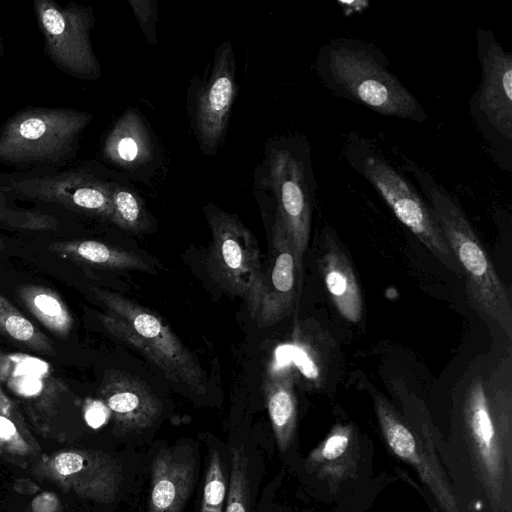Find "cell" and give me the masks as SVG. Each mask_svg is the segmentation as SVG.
Masks as SVG:
<instances>
[{
  "instance_id": "obj_1",
  "label": "cell",
  "mask_w": 512,
  "mask_h": 512,
  "mask_svg": "<svg viewBox=\"0 0 512 512\" xmlns=\"http://www.w3.org/2000/svg\"><path fill=\"white\" fill-rule=\"evenodd\" d=\"M314 70L333 95L376 114L417 123L428 118L421 103L390 70L385 54L370 42L333 38L320 47Z\"/></svg>"
},
{
  "instance_id": "obj_2",
  "label": "cell",
  "mask_w": 512,
  "mask_h": 512,
  "mask_svg": "<svg viewBox=\"0 0 512 512\" xmlns=\"http://www.w3.org/2000/svg\"><path fill=\"white\" fill-rule=\"evenodd\" d=\"M447 243L461 266L471 307L486 322L497 324L512 337V304L508 291L483 249L464 211L445 187L427 171L403 156Z\"/></svg>"
},
{
  "instance_id": "obj_3",
  "label": "cell",
  "mask_w": 512,
  "mask_h": 512,
  "mask_svg": "<svg viewBox=\"0 0 512 512\" xmlns=\"http://www.w3.org/2000/svg\"><path fill=\"white\" fill-rule=\"evenodd\" d=\"M253 183L255 194L274 204L273 222L284 227L303 267L316 188L307 138L292 134L269 140Z\"/></svg>"
},
{
  "instance_id": "obj_4",
  "label": "cell",
  "mask_w": 512,
  "mask_h": 512,
  "mask_svg": "<svg viewBox=\"0 0 512 512\" xmlns=\"http://www.w3.org/2000/svg\"><path fill=\"white\" fill-rule=\"evenodd\" d=\"M463 415L481 479L496 512L502 506L512 469V393L476 376L469 384Z\"/></svg>"
},
{
  "instance_id": "obj_5",
  "label": "cell",
  "mask_w": 512,
  "mask_h": 512,
  "mask_svg": "<svg viewBox=\"0 0 512 512\" xmlns=\"http://www.w3.org/2000/svg\"><path fill=\"white\" fill-rule=\"evenodd\" d=\"M343 155L349 166L381 196L398 220L447 268L457 269L455 258L426 201L413 183L372 141L350 134Z\"/></svg>"
},
{
  "instance_id": "obj_6",
  "label": "cell",
  "mask_w": 512,
  "mask_h": 512,
  "mask_svg": "<svg viewBox=\"0 0 512 512\" xmlns=\"http://www.w3.org/2000/svg\"><path fill=\"white\" fill-rule=\"evenodd\" d=\"M94 291L107 308L102 321L111 334L139 350L171 381L204 391L206 377L197 359L157 314L109 290Z\"/></svg>"
},
{
  "instance_id": "obj_7",
  "label": "cell",
  "mask_w": 512,
  "mask_h": 512,
  "mask_svg": "<svg viewBox=\"0 0 512 512\" xmlns=\"http://www.w3.org/2000/svg\"><path fill=\"white\" fill-rule=\"evenodd\" d=\"M480 82L471 95L472 120L484 139L488 153L503 170L512 169V54L491 30L476 33Z\"/></svg>"
},
{
  "instance_id": "obj_8",
  "label": "cell",
  "mask_w": 512,
  "mask_h": 512,
  "mask_svg": "<svg viewBox=\"0 0 512 512\" xmlns=\"http://www.w3.org/2000/svg\"><path fill=\"white\" fill-rule=\"evenodd\" d=\"M92 115L67 108H31L12 116L0 132V162L57 161L67 154Z\"/></svg>"
},
{
  "instance_id": "obj_9",
  "label": "cell",
  "mask_w": 512,
  "mask_h": 512,
  "mask_svg": "<svg viewBox=\"0 0 512 512\" xmlns=\"http://www.w3.org/2000/svg\"><path fill=\"white\" fill-rule=\"evenodd\" d=\"M207 210L212 234L208 270L225 291L245 300L251 314L262 275L256 239L237 216L212 205Z\"/></svg>"
},
{
  "instance_id": "obj_10",
  "label": "cell",
  "mask_w": 512,
  "mask_h": 512,
  "mask_svg": "<svg viewBox=\"0 0 512 512\" xmlns=\"http://www.w3.org/2000/svg\"><path fill=\"white\" fill-rule=\"evenodd\" d=\"M34 6L50 59L73 76L99 77L100 67L90 40L92 15L88 9L75 5L61 7L51 0H36Z\"/></svg>"
},
{
  "instance_id": "obj_11",
  "label": "cell",
  "mask_w": 512,
  "mask_h": 512,
  "mask_svg": "<svg viewBox=\"0 0 512 512\" xmlns=\"http://www.w3.org/2000/svg\"><path fill=\"white\" fill-rule=\"evenodd\" d=\"M235 56L230 41L215 51L210 74L194 96L191 119L201 151L214 154L223 142L237 93Z\"/></svg>"
},
{
  "instance_id": "obj_12",
  "label": "cell",
  "mask_w": 512,
  "mask_h": 512,
  "mask_svg": "<svg viewBox=\"0 0 512 512\" xmlns=\"http://www.w3.org/2000/svg\"><path fill=\"white\" fill-rule=\"evenodd\" d=\"M302 283L294 246L284 229L273 222L271 253L265 271H262L256 305L250 314L259 327L272 326L294 309Z\"/></svg>"
},
{
  "instance_id": "obj_13",
  "label": "cell",
  "mask_w": 512,
  "mask_h": 512,
  "mask_svg": "<svg viewBox=\"0 0 512 512\" xmlns=\"http://www.w3.org/2000/svg\"><path fill=\"white\" fill-rule=\"evenodd\" d=\"M383 437L399 458L410 464L444 512H459L458 501L440 464L382 395L373 397Z\"/></svg>"
},
{
  "instance_id": "obj_14",
  "label": "cell",
  "mask_w": 512,
  "mask_h": 512,
  "mask_svg": "<svg viewBox=\"0 0 512 512\" xmlns=\"http://www.w3.org/2000/svg\"><path fill=\"white\" fill-rule=\"evenodd\" d=\"M3 189L33 199L58 202L111 220L110 183L85 173L27 178L13 182Z\"/></svg>"
},
{
  "instance_id": "obj_15",
  "label": "cell",
  "mask_w": 512,
  "mask_h": 512,
  "mask_svg": "<svg viewBox=\"0 0 512 512\" xmlns=\"http://www.w3.org/2000/svg\"><path fill=\"white\" fill-rule=\"evenodd\" d=\"M52 469L56 479L65 481L78 495L105 504L115 500L123 480L119 464L98 451L60 453Z\"/></svg>"
},
{
  "instance_id": "obj_16",
  "label": "cell",
  "mask_w": 512,
  "mask_h": 512,
  "mask_svg": "<svg viewBox=\"0 0 512 512\" xmlns=\"http://www.w3.org/2000/svg\"><path fill=\"white\" fill-rule=\"evenodd\" d=\"M196 467L191 447L161 449L151 464L148 512H183L193 490Z\"/></svg>"
},
{
  "instance_id": "obj_17",
  "label": "cell",
  "mask_w": 512,
  "mask_h": 512,
  "mask_svg": "<svg viewBox=\"0 0 512 512\" xmlns=\"http://www.w3.org/2000/svg\"><path fill=\"white\" fill-rule=\"evenodd\" d=\"M103 395L115 423L124 432L148 428L161 414L158 397L143 381L126 372L109 373L103 384Z\"/></svg>"
},
{
  "instance_id": "obj_18",
  "label": "cell",
  "mask_w": 512,
  "mask_h": 512,
  "mask_svg": "<svg viewBox=\"0 0 512 512\" xmlns=\"http://www.w3.org/2000/svg\"><path fill=\"white\" fill-rule=\"evenodd\" d=\"M323 239L319 262L330 299L344 319L357 323L363 314V298L352 263L328 227L324 228Z\"/></svg>"
},
{
  "instance_id": "obj_19",
  "label": "cell",
  "mask_w": 512,
  "mask_h": 512,
  "mask_svg": "<svg viewBox=\"0 0 512 512\" xmlns=\"http://www.w3.org/2000/svg\"><path fill=\"white\" fill-rule=\"evenodd\" d=\"M358 459L359 448L353 426L337 423L308 454L305 467L332 486L355 477Z\"/></svg>"
},
{
  "instance_id": "obj_20",
  "label": "cell",
  "mask_w": 512,
  "mask_h": 512,
  "mask_svg": "<svg viewBox=\"0 0 512 512\" xmlns=\"http://www.w3.org/2000/svg\"><path fill=\"white\" fill-rule=\"evenodd\" d=\"M263 390L278 448L285 452L293 442L297 426V399L291 367L271 364L265 374Z\"/></svg>"
},
{
  "instance_id": "obj_21",
  "label": "cell",
  "mask_w": 512,
  "mask_h": 512,
  "mask_svg": "<svg viewBox=\"0 0 512 512\" xmlns=\"http://www.w3.org/2000/svg\"><path fill=\"white\" fill-rule=\"evenodd\" d=\"M103 154L123 168L140 166L152 158L151 137L136 110L125 111L117 120L104 142Z\"/></svg>"
},
{
  "instance_id": "obj_22",
  "label": "cell",
  "mask_w": 512,
  "mask_h": 512,
  "mask_svg": "<svg viewBox=\"0 0 512 512\" xmlns=\"http://www.w3.org/2000/svg\"><path fill=\"white\" fill-rule=\"evenodd\" d=\"M83 262L99 268L113 270L150 271L151 266L137 254L94 240H85L69 246Z\"/></svg>"
},
{
  "instance_id": "obj_23",
  "label": "cell",
  "mask_w": 512,
  "mask_h": 512,
  "mask_svg": "<svg viewBox=\"0 0 512 512\" xmlns=\"http://www.w3.org/2000/svg\"><path fill=\"white\" fill-rule=\"evenodd\" d=\"M110 196L111 220L114 223L124 230L137 234L149 229V213L136 192L125 186L110 183Z\"/></svg>"
},
{
  "instance_id": "obj_24",
  "label": "cell",
  "mask_w": 512,
  "mask_h": 512,
  "mask_svg": "<svg viewBox=\"0 0 512 512\" xmlns=\"http://www.w3.org/2000/svg\"><path fill=\"white\" fill-rule=\"evenodd\" d=\"M23 301L30 311L54 333L64 335L72 326V318L56 293L29 287L22 292Z\"/></svg>"
},
{
  "instance_id": "obj_25",
  "label": "cell",
  "mask_w": 512,
  "mask_h": 512,
  "mask_svg": "<svg viewBox=\"0 0 512 512\" xmlns=\"http://www.w3.org/2000/svg\"><path fill=\"white\" fill-rule=\"evenodd\" d=\"M248 458L242 447H234L224 512H248Z\"/></svg>"
},
{
  "instance_id": "obj_26",
  "label": "cell",
  "mask_w": 512,
  "mask_h": 512,
  "mask_svg": "<svg viewBox=\"0 0 512 512\" xmlns=\"http://www.w3.org/2000/svg\"><path fill=\"white\" fill-rule=\"evenodd\" d=\"M227 481L223 463L216 450L211 451L206 471L200 512H224Z\"/></svg>"
},
{
  "instance_id": "obj_27",
  "label": "cell",
  "mask_w": 512,
  "mask_h": 512,
  "mask_svg": "<svg viewBox=\"0 0 512 512\" xmlns=\"http://www.w3.org/2000/svg\"><path fill=\"white\" fill-rule=\"evenodd\" d=\"M0 331L11 338L36 347H47L32 323L0 297Z\"/></svg>"
},
{
  "instance_id": "obj_28",
  "label": "cell",
  "mask_w": 512,
  "mask_h": 512,
  "mask_svg": "<svg viewBox=\"0 0 512 512\" xmlns=\"http://www.w3.org/2000/svg\"><path fill=\"white\" fill-rule=\"evenodd\" d=\"M132 11L137 18L147 41L150 43L156 42V19H157V3L152 0L148 1H135L130 0Z\"/></svg>"
},
{
  "instance_id": "obj_29",
  "label": "cell",
  "mask_w": 512,
  "mask_h": 512,
  "mask_svg": "<svg viewBox=\"0 0 512 512\" xmlns=\"http://www.w3.org/2000/svg\"><path fill=\"white\" fill-rule=\"evenodd\" d=\"M110 416L109 408L99 401L90 403L85 411V419L92 428H99Z\"/></svg>"
},
{
  "instance_id": "obj_30",
  "label": "cell",
  "mask_w": 512,
  "mask_h": 512,
  "mask_svg": "<svg viewBox=\"0 0 512 512\" xmlns=\"http://www.w3.org/2000/svg\"><path fill=\"white\" fill-rule=\"evenodd\" d=\"M16 428L13 423L3 416H0V438L8 439L14 436Z\"/></svg>"
},
{
  "instance_id": "obj_31",
  "label": "cell",
  "mask_w": 512,
  "mask_h": 512,
  "mask_svg": "<svg viewBox=\"0 0 512 512\" xmlns=\"http://www.w3.org/2000/svg\"><path fill=\"white\" fill-rule=\"evenodd\" d=\"M1 52H2V46H1V43H0V54H1Z\"/></svg>"
}]
</instances>
